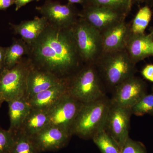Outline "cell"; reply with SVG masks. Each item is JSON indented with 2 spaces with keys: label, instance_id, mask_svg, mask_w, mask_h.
<instances>
[{
  "label": "cell",
  "instance_id": "7c38bea8",
  "mask_svg": "<svg viewBox=\"0 0 153 153\" xmlns=\"http://www.w3.org/2000/svg\"><path fill=\"white\" fill-rule=\"evenodd\" d=\"M72 134L65 129L49 125L31 137L40 152L58 150L68 142Z\"/></svg>",
  "mask_w": 153,
  "mask_h": 153
},
{
  "label": "cell",
  "instance_id": "7402d4cb",
  "mask_svg": "<svg viewBox=\"0 0 153 153\" xmlns=\"http://www.w3.org/2000/svg\"><path fill=\"white\" fill-rule=\"evenodd\" d=\"M31 137L19 131L15 134V140L10 153H40Z\"/></svg>",
  "mask_w": 153,
  "mask_h": 153
},
{
  "label": "cell",
  "instance_id": "ba28073f",
  "mask_svg": "<svg viewBox=\"0 0 153 153\" xmlns=\"http://www.w3.org/2000/svg\"><path fill=\"white\" fill-rule=\"evenodd\" d=\"M128 13L105 7L87 5L79 11V17L100 33L125 21Z\"/></svg>",
  "mask_w": 153,
  "mask_h": 153
},
{
  "label": "cell",
  "instance_id": "e0dca14e",
  "mask_svg": "<svg viewBox=\"0 0 153 153\" xmlns=\"http://www.w3.org/2000/svg\"><path fill=\"white\" fill-rule=\"evenodd\" d=\"M152 41L149 35L131 33L127 42L125 49L134 63L137 64L152 56L151 46Z\"/></svg>",
  "mask_w": 153,
  "mask_h": 153
},
{
  "label": "cell",
  "instance_id": "8992f818",
  "mask_svg": "<svg viewBox=\"0 0 153 153\" xmlns=\"http://www.w3.org/2000/svg\"><path fill=\"white\" fill-rule=\"evenodd\" d=\"M71 30L83 63L95 64L103 53L101 33L79 17Z\"/></svg>",
  "mask_w": 153,
  "mask_h": 153
},
{
  "label": "cell",
  "instance_id": "ffe728a7",
  "mask_svg": "<svg viewBox=\"0 0 153 153\" xmlns=\"http://www.w3.org/2000/svg\"><path fill=\"white\" fill-rule=\"evenodd\" d=\"M30 52V46L22 38H13L10 46L6 47L4 68L10 69L19 63Z\"/></svg>",
  "mask_w": 153,
  "mask_h": 153
},
{
  "label": "cell",
  "instance_id": "2e32d148",
  "mask_svg": "<svg viewBox=\"0 0 153 153\" xmlns=\"http://www.w3.org/2000/svg\"><path fill=\"white\" fill-rule=\"evenodd\" d=\"M48 25V21L43 16H36L32 20L22 21L19 24L9 23L14 33L29 46L36 41Z\"/></svg>",
  "mask_w": 153,
  "mask_h": 153
},
{
  "label": "cell",
  "instance_id": "44dd1931",
  "mask_svg": "<svg viewBox=\"0 0 153 153\" xmlns=\"http://www.w3.org/2000/svg\"><path fill=\"white\" fill-rule=\"evenodd\" d=\"M91 138L102 153H120V148L117 143L104 129L96 133Z\"/></svg>",
  "mask_w": 153,
  "mask_h": 153
},
{
  "label": "cell",
  "instance_id": "9c48e42d",
  "mask_svg": "<svg viewBox=\"0 0 153 153\" xmlns=\"http://www.w3.org/2000/svg\"><path fill=\"white\" fill-rule=\"evenodd\" d=\"M83 104L68 93L66 94L48 110L49 124L71 133L72 126Z\"/></svg>",
  "mask_w": 153,
  "mask_h": 153
},
{
  "label": "cell",
  "instance_id": "e575fe53",
  "mask_svg": "<svg viewBox=\"0 0 153 153\" xmlns=\"http://www.w3.org/2000/svg\"><path fill=\"white\" fill-rule=\"evenodd\" d=\"M152 90H153V88H152Z\"/></svg>",
  "mask_w": 153,
  "mask_h": 153
},
{
  "label": "cell",
  "instance_id": "ac0fdd59",
  "mask_svg": "<svg viewBox=\"0 0 153 153\" xmlns=\"http://www.w3.org/2000/svg\"><path fill=\"white\" fill-rule=\"evenodd\" d=\"M7 103L10 120L9 129L15 134L21 128L31 107L25 97L13 100Z\"/></svg>",
  "mask_w": 153,
  "mask_h": 153
},
{
  "label": "cell",
  "instance_id": "4316f807",
  "mask_svg": "<svg viewBox=\"0 0 153 153\" xmlns=\"http://www.w3.org/2000/svg\"><path fill=\"white\" fill-rule=\"evenodd\" d=\"M120 153H147L142 143L129 137L120 149Z\"/></svg>",
  "mask_w": 153,
  "mask_h": 153
},
{
  "label": "cell",
  "instance_id": "836d02e7",
  "mask_svg": "<svg viewBox=\"0 0 153 153\" xmlns=\"http://www.w3.org/2000/svg\"><path fill=\"white\" fill-rule=\"evenodd\" d=\"M149 35L150 36L151 38H152V39L153 41V30L152 32V33L149 34Z\"/></svg>",
  "mask_w": 153,
  "mask_h": 153
},
{
  "label": "cell",
  "instance_id": "5b68a950",
  "mask_svg": "<svg viewBox=\"0 0 153 153\" xmlns=\"http://www.w3.org/2000/svg\"><path fill=\"white\" fill-rule=\"evenodd\" d=\"M31 66L26 56L13 68H4L0 72V107L4 102L25 97L27 77Z\"/></svg>",
  "mask_w": 153,
  "mask_h": 153
},
{
  "label": "cell",
  "instance_id": "52a82bcc",
  "mask_svg": "<svg viewBox=\"0 0 153 153\" xmlns=\"http://www.w3.org/2000/svg\"><path fill=\"white\" fill-rule=\"evenodd\" d=\"M36 10L46 18L50 25L62 29H71L79 18V11L74 4H62L59 2L46 0Z\"/></svg>",
  "mask_w": 153,
  "mask_h": 153
},
{
  "label": "cell",
  "instance_id": "9a60e30c",
  "mask_svg": "<svg viewBox=\"0 0 153 153\" xmlns=\"http://www.w3.org/2000/svg\"><path fill=\"white\" fill-rule=\"evenodd\" d=\"M68 93V79L41 91L27 100L31 108L48 110Z\"/></svg>",
  "mask_w": 153,
  "mask_h": 153
},
{
  "label": "cell",
  "instance_id": "8fae6325",
  "mask_svg": "<svg viewBox=\"0 0 153 153\" xmlns=\"http://www.w3.org/2000/svg\"><path fill=\"white\" fill-rule=\"evenodd\" d=\"M146 85L139 77L134 75L125 80L113 91L111 103L131 108L147 94Z\"/></svg>",
  "mask_w": 153,
  "mask_h": 153
},
{
  "label": "cell",
  "instance_id": "4fadbf2b",
  "mask_svg": "<svg viewBox=\"0 0 153 153\" xmlns=\"http://www.w3.org/2000/svg\"><path fill=\"white\" fill-rule=\"evenodd\" d=\"M32 65V64H31ZM68 79L59 78L52 73L31 66L27 79L25 98L27 100Z\"/></svg>",
  "mask_w": 153,
  "mask_h": 153
},
{
  "label": "cell",
  "instance_id": "f1b7e54d",
  "mask_svg": "<svg viewBox=\"0 0 153 153\" xmlns=\"http://www.w3.org/2000/svg\"><path fill=\"white\" fill-rule=\"evenodd\" d=\"M40 0H15V10L19 11L29 3L33 1H39Z\"/></svg>",
  "mask_w": 153,
  "mask_h": 153
},
{
  "label": "cell",
  "instance_id": "277c9868",
  "mask_svg": "<svg viewBox=\"0 0 153 153\" xmlns=\"http://www.w3.org/2000/svg\"><path fill=\"white\" fill-rule=\"evenodd\" d=\"M111 104V100L106 96L83 103L72 126V135L91 138L96 133L104 129Z\"/></svg>",
  "mask_w": 153,
  "mask_h": 153
},
{
  "label": "cell",
  "instance_id": "cb8c5ba5",
  "mask_svg": "<svg viewBox=\"0 0 153 153\" xmlns=\"http://www.w3.org/2000/svg\"><path fill=\"white\" fill-rule=\"evenodd\" d=\"M132 2L131 0H88L86 6L105 7L129 13Z\"/></svg>",
  "mask_w": 153,
  "mask_h": 153
},
{
  "label": "cell",
  "instance_id": "30bf717a",
  "mask_svg": "<svg viewBox=\"0 0 153 153\" xmlns=\"http://www.w3.org/2000/svg\"><path fill=\"white\" fill-rule=\"evenodd\" d=\"M132 114L131 108L111 103L104 129L117 143L120 149L129 137V131Z\"/></svg>",
  "mask_w": 153,
  "mask_h": 153
},
{
  "label": "cell",
  "instance_id": "7a4b0ae2",
  "mask_svg": "<svg viewBox=\"0 0 153 153\" xmlns=\"http://www.w3.org/2000/svg\"><path fill=\"white\" fill-rule=\"evenodd\" d=\"M95 65L105 88L112 92L137 72L136 64L133 62L125 49L103 52Z\"/></svg>",
  "mask_w": 153,
  "mask_h": 153
},
{
  "label": "cell",
  "instance_id": "3957f363",
  "mask_svg": "<svg viewBox=\"0 0 153 153\" xmlns=\"http://www.w3.org/2000/svg\"><path fill=\"white\" fill-rule=\"evenodd\" d=\"M105 87L94 64H84L68 79V93L82 103L105 96Z\"/></svg>",
  "mask_w": 153,
  "mask_h": 153
},
{
  "label": "cell",
  "instance_id": "6da1fadb",
  "mask_svg": "<svg viewBox=\"0 0 153 153\" xmlns=\"http://www.w3.org/2000/svg\"><path fill=\"white\" fill-rule=\"evenodd\" d=\"M30 46L27 57L33 67L68 79L81 68L83 61L71 29H62L48 23Z\"/></svg>",
  "mask_w": 153,
  "mask_h": 153
},
{
  "label": "cell",
  "instance_id": "d6a6232c",
  "mask_svg": "<svg viewBox=\"0 0 153 153\" xmlns=\"http://www.w3.org/2000/svg\"><path fill=\"white\" fill-rule=\"evenodd\" d=\"M151 52L152 56L153 55V41L152 42L151 46Z\"/></svg>",
  "mask_w": 153,
  "mask_h": 153
},
{
  "label": "cell",
  "instance_id": "d6986e66",
  "mask_svg": "<svg viewBox=\"0 0 153 153\" xmlns=\"http://www.w3.org/2000/svg\"><path fill=\"white\" fill-rule=\"evenodd\" d=\"M49 125L48 110L31 108L19 131L31 137Z\"/></svg>",
  "mask_w": 153,
  "mask_h": 153
},
{
  "label": "cell",
  "instance_id": "83f0119b",
  "mask_svg": "<svg viewBox=\"0 0 153 153\" xmlns=\"http://www.w3.org/2000/svg\"><path fill=\"white\" fill-rule=\"evenodd\" d=\"M143 76L146 79L153 82V65L149 64L145 66L141 71Z\"/></svg>",
  "mask_w": 153,
  "mask_h": 153
},
{
  "label": "cell",
  "instance_id": "5bb4252c",
  "mask_svg": "<svg viewBox=\"0 0 153 153\" xmlns=\"http://www.w3.org/2000/svg\"><path fill=\"white\" fill-rule=\"evenodd\" d=\"M132 33L131 24L123 21L101 33L103 52L125 49Z\"/></svg>",
  "mask_w": 153,
  "mask_h": 153
},
{
  "label": "cell",
  "instance_id": "d4e9b609",
  "mask_svg": "<svg viewBox=\"0 0 153 153\" xmlns=\"http://www.w3.org/2000/svg\"><path fill=\"white\" fill-rule=\"evenodd\" d=\"M132 114L137 116L153 115V92L146 94L131 108Z\"/></svg>",
  "mask_w": 153,
  "mask_h": 153
},
{
  "label": "cell",
  "instance_id": "1f68e13d",
  "mask_svg": "<svg viewBox=\"0 0 153 153\" xmlns=\"http://www.w3.org/2000/svg\"><path fill=\"white\" fill-rule=\"evenodd\" d=\"M68 3L73 4H79L81 5L82 7L86 6L88 2V0H68Z\"/></svg>",
  "mask_w": 153,
  "mask_h": 153
},
{
  "label": "cell",
  "instance_id": "484cf974",
  "mask_svg": "<svg viewBox=\"0 0 153 153\" xmlns=\"http://www.w3.org/2000/svg\"><path fill=\"white\" fill-rule=\"evenodd\" d=\"M15 140V134L0 126V153H10Z\"/></svg>",
  "mask_w": 153,
  "mask_h": 153
},
{
  "label": "cell",
  "instance_id": "603a6c76",
  "mask_svg": "<svg viewBox=\"0 0 153 153\" xmlns=\"http://www.w3.org/2000/svg\"><path fill=\"white\" fill-rule=\"evenodd\" d=\"M152 16V11L148 6H145L140 9L131 24L132 33L134 34H144Z\"/></svg>",
  "mask_w": 153,
  "mask_h": 153
},
{
  "label": "cell",
  "instance_id": "4dcf8cb0",
  "mask_svg": "<svg viewBox=\"0 0 153 153\" xmlns=\"http://www.w3.org/2000/svg\"><path fill=\"white\" fill-rule=\"evenodd\" d=\"M6 47L0 46V72L4 69V57Z\"/></svg>",
  "mask_w": 153,
  "mask_h": 153
},
{
  "label": "cell",
  "instance_id": "f546056e",
  "mask_svg": "<svg viewBox=\"0 0 153 153\" xmlns=\"http://www.w3.org/2000/svg\"><path fill=\"white\" fill-rule=\"evenodd\" d=\"M15 0H0V10H6L15 4Z\"/></svg>",
  "mask_w": 153,
  "mask_h": 153
},
{
  "label": "cell",
  "instance_id": "d590c367",
  "mask_svg": "<svg viewBox=\"0 0 153 153\" xmlns=\"http://www.w3.org/2000/svg\"><path fill=\"white\" fill-rule=\"evenodd\" d=\"M131 1H132V0H131Z\"/></svg>",
  "mask_w": 153,
  "mask_h": 153
}]
</instances>
